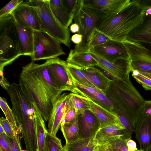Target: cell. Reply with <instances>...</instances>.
<instances>
[{"label":"cell","mask_w":151,"mask_h":151,"mask_svg":"<svg viewBox=\"0 0 151 151\" xmlns=\"http://www.w3.org/2000/svg\"><path fill=\"white\" fill-rule=\"evenodd\" d=\"M143 12L133 0L119 12L105 14L97 29L111 40L123 42L129 34L142 22Z\"/></svg>","instance_id":"1"},{"label":"cell","mask_w":151,"mask_h":151,"mask_svg":"<svg viewBox=\"0 0 151 151\" xmlns=\"http://www.w3.org/2000/svg\"><path fill=\"white\" fill-rule=\"evenodd\" d=\"M7 91L25 143H35L37 139L34 103L28 99L19 83L13 82Z\"/></svg>","instance_id":"2"},{"label":"cell","mask_w":151,"mask_h":151,"mask_svg":"<svg viewBox=\"0 0 151 151\" xmlns=\"http://www.w3.org/2000/svg\"><path fill=\"white\" fill-rule=\"evenodd\" d=\"M111 83L106 95L114 103L115 109H120L126 113L135 127L145 100L129 78L124 80L112 79Z\"/></svg>","instance_id":"3"},{"label":"cell","mask_w":151,"mask_h":151,"mask_svg":"<svg viewBox=\"0 0 151 151\" xmlns=\"http://www.w3.org/2000/svg\"><path fill=\"white\" fill-rule=\"evenodd\" d=\"M19 82L28 99L37 106L44 120L48 121L52 109V104L30 63L23 68L19 75Z\"/></svg>","instance_id":"4"},{"label":"cell","mask_w":151,"mask_h":151,"mask_svg":"<svg viewBox=\"0 0 151 151\" xmlns=\"http://www.w3.org/2000/svg\"><path fill=\"white\" fill-rule=\"evenodd\" d=\"M20 55L15 21L10 14L0 18V72Z\"/></svg>","instance_id":"5"},{"label":"cell","mask_w":151,"mask_h":151,"mask_svg":"<svg viewBox=\"0 0 151 151\" xmlns=\"http://www.w3.org/2000/svg\"><path fill=\"white\" fill-rule=\"evenodd\" d=\"M27 2L36 10L41 30L69 47L71 44L70 29L63 27L55 18L50 8L49 0H30Z\"/></svg>","instance_id":"6"},{"label":"cell","mask_w":151,"mask_h":151,"mask_svg":"<svg viewBox=\"0 0 151 151\" xmlns=\"http://www.w3.org/2000/svg\"><path fill=\"white\" fill-rule=\"evenodd\" d=\"M105 14L96 9L85 6L83 5L75 16V23L79 27L78 34L83 36L81 43L76 45L74 49L78 52H89L87 45L93 31L97 28Z\"/></svg>","instance_id":"7"},{"label":"cell","mask_w":151,"mask_h":151,"mask_svg":"<svg viewBox=\"0 0 151 151\" xmlns=\"http://www.w3.org/2000/svg\"><path fill=\"white\" fill-rule=\"evenodd\" d=\"M32 61L55 58L65 54L61 43L42 30H34Z\"/></svg>","instance_id":"8"},{"label":"cell","mask_w":151,"mask_h":151,"mask_svg":"<svg viewBox=\"0 0 151 151\" xmlns=\"http://www.w3.org/2000/svg\"><path fill=\"white\" fill-rule=\"evenodd\" d=\"M48 71L57 86L63 91L75 93L76 86L66 67V62L58 58L47 60Z\"/></svg>","instance_id":"9"},{"label":"cell","mask_w":151,"mask_h":151,"mask_svg":"<svg viewBox=\"0 0 151 151\" xmlns=\"http://www.w3.org/2000/svg\"><path fill=\"white\" fill-rule=\"evenodd\" d=\"M89 52L111 63L120 59H130L123 42L113 40L94 47L90 50Z\"/></svg>","instance_id":"10"},{"label":"cell","mask_w":151,"mask_h":151,"mask_svg":"<svg viewBox=\"0 0 151 151\" xmlns=\"http://www.w3.org/2000/svg\"><path fill=\"white\" fill-rule=\"evenodd\" d=\"M89 53L98 63L96 66L111 75L112 79L124 80L129 78V73L131 72L129 60L120 59L114 63H111L92 53Z\"/></svg>","instance_id":"11"},{"label":"cell","mask_w":151,"mask_h":151,"mask_svg":"<svg viewBox=\"0 0 151 151\" xmlns=\"http://www.w3.org/2000/svg\"><path fill=\"white\" fill-rule=\"evenodd\" d=\"M72 103L70 93H64L61 95L52 104V109L48 124L47 130L50 134L56 136L60 127L61 123L64 115Z\"/></svg>","instance_id":"12"},{"label":"cell","mask_w":151,"mask_h":151,"mask_svg":"<svg viewBox=\"0 0 151 151\" xmlns=\"http://www.w3.org/2000/svg\"><path fill=\"white\" fill-rule=\"evenodd\" d=\"M15 20L34 30H41L37 13L27 2L20 4L11 13Z\"/></svg>","instance_id":"13"},{"label":"cell","mask_w":151,"mask_h":151,"mask_svg":"<svg viewBox=\"0 0 151 151\" xmlns=\"http://www.w3.org/2000/svg\"><path fill=\"white\" fill-rule=\"evenodd\" d=\"M30 63L46 90L52 104L63 91L55 83L48 71L45 63L39 64L32 61Z\"/></svg>","instance_id":"14"},{"label":"cell","mask_w":151,"mask_h":151,"mask_svg":"<svg viewBox=\"0 0 151 151\" xmlns=\"http://www.w3.org/2000/svg\"><path fill=\"white\" fill-rule=\"evenodd\" d=\"M80 138H94L100 129L99 121L93 113L88 110L77 115Z\"/></svg>","instance_id":"15"},{"label":"cell","mask_w":151,"mask_h":151,"mask_svg":"<svg viewBox=\"0 0 151 151\" xmlns=\"http://www.w3.org/2000/svg\"><path fill=\"white\" fill-rule=\"evenodd\" d=\"M86 97L89 103L90 110L99 121L100 129L114 125L123 127L116 113L108 110L91 99Z\"/></svg>","instance_id":"16"},{"label":"cell","mask_w":151,"mask_h":151,"mask_svg":"<svg viewBox=\"0 0 151 151\" xmlns=\"http://www.w3.org/2000/svg\"><path fill=\"white\" fill-rule=\"evenodd\" d=\"M130 1V0H83V5L109 15L119 12Z\"/></svg>","instance_id":"17"},{"label":"cell","mask_w":151,"mask_h":151,"mask_svg":"<svg viewBox=\"0 0 151 151\" xmlns=\"http://www.w3.org/2000/svg\"><path fill=\"white\" fill-rule=\"evenodd\" d=\"M126 40L140 44H151V14L143 12L142 22L129 34Z\"/></svg>","instance_id":"18"},{"label":"cell","mask_w":151,"mask_h":151,"mask_svg":"<svg viewBox=\"0 0 151 151\" xmlns=\"http://www.w3.org/2000/svg\"><path fill=\"white\" fill-rule=\"evenodd\" d=\"M135 138L142 151H147L151 147V116L143 117L135 126Z\"/></svg>","instance_id":"19"},{"label":"cell","mask_w":151,"mask_h":151,"mask_svg":"<svg viewBox=\"0 0 151 151\" xmlns=\"http://www.w3.org/2000/svg\"><path fill=\"white\" fill-rule=\"evenodd\" d=\"M15 21L21 55L31 57L33 50L34 30Z\"/></svg>","instance_id":"20"},{"label":"cell","mask_w":151,"mask_h":151,"mask_svg":"<svg viewBox=\"0 0 151 151\" xmlns=\"http://www.w3.org/2000/svg\"><path fill=\"white\" fill-rule=\"evenodd\" d=\"M81 68L83 72L96 88L106 94V92L110 87L112 79L95 67Z\"/></svg>","instance_id":"21"},{"label":"cell","mask_w":151,"mask_h":151,"mask_svg":"<svg viewBox=\"0 0 151 151\" xmlns=\"http://www.w3.org/2000/svg\"><path fill=\"white\" fill-rule=\"evenodd\" d=\"M126 135L125 128L122 126L114 125L100 129L95 138L98 145L109 143L120 138Z\"/></svg>","instance_id":"22"},{"label":"cell","mask_w":151,"mask_h":151,"mask_svg":"<svg viewBox=\"0 0 151 151\" xmlns=\"http://www.w3.org/2000/svg\"><path fill=\"white\" fill-rule=\"evenodd\" d=\"M123 42L129 56L130 61L151 62V51L144 45L127 40Z\"/></svg>","instance_id":"23"},{"label":"cell","mask_w":151,"mask_h":151,"mask_svg":"<svg viewBox=\"0 0 151 151\" xmlns=\"http://www.w3.org/2000/svg\"><path fill=\"white\" fill-rule=\"evenodd\" d=\"M66 62L82 68L96 66L98 64L89 52H78L74 49L70 50Z\"/></svg>","instance_id":"24"},{"label":"cell","mask_w":151,"mask_h":151,"mask_svg":"<svg viewBox=\"0 0 151 151\" xmlns=\"http://www.w3.org/2000/svg\"><path fill=\"white\" fill-rule=\"evenodd\" d=\"M51 10L57 21L65 28H68L74 17L67 11L62 0H49Z\"/></svg>","instance_id":"25"},{"label":"cell","mask_w":151,"mask_h":151,"mask_svg":"<svg viewBox=\"0 0 151 151\" xmlns=\"http://www.w3.org/2000/svg\"><path fill=\"white\" fill-rule=\"evenodd\" d=\"M34 104L38 151H46L48 130L44 120L38 108Z\"/></svg>","instance_id":"26"},{"label":"cell","mask_w":151,"mask_h":151,"mask_svg":"<svg viewBox=\"0 0 151 151\" xmlns=\"http://www.w3.org/2000/svg\"><path fill=\"white\" fill-rule=\"evenodd\" d=\"M98 143L94 138H79L70 144H66L63 151H95Z\"/></svg>","instance_id":"27"},{"label":"cell","mask_w":151,"mask_h":151,"mask_svg":"<svg viewBox=\"0 0 151 151\" xmlns=\"http://www.w3.org/2000/svg\"><path fill=\"white\" fill-rule=\"evenodd\" d=\"M60 129L66 144H70L79 139L77 115L72 123L61 124Z\"/></svg>","instance_id":"28"},{"label":"cell","mask_w":151,"mask_h":151,"mask_svg":"<svg viewBox=\"0 0 151 151\" xmlns=\"http://www.w3.org/2000/svg\"><path fill=\"white\" fill-rule=\"evenodd\" d=\"M66 67L74 81L80 84L96 88L83 72L80 67L67 62Z\"/></svg>","instance_id":"29"},{"label":"cell","mask_w":151,"mask_h":151,"mask_svg":"<svg viewBox=\"0 0 151 151\" xmlns=\"http://www.w3.org/2000/svg\"><path fill=\"white\" fill-rule=\"evenodd\" d=\"M70 94L77 115L83 113L86 110H90L89 103L86 97L73 93Z\"/></svg>","instance_id":"30"},{"label":"cell","mask_w":151,"mask_h":151,"mask_svg":"<svg viewBox=\"0 0 151 151\" xmlns=\"http://www.w3.org/2000/svg\"><path fill=\"white\" fill-rule=\"evenodd\" d=\"M111 40L110 38L104 33L96 28H95L90 36L88 43V52H89L90 50L94 47L104 43Z\"/></svg>","instance_id":"31"},{"label":"cell","mask_w":151,"mask_h":151,"mask_svg":"<svg viewBox=\"0 0 151 151\" xmlns=\"http://www.w3.org/2000/svg\"><path fill=\"white\" fill-rule=\"evenodd\" d=\"M0 106L14 131L21 128L19 127L12 109L8 105L6 98L0 97Z\"/></svg>","instance_id":"32"},{"label":"cell","mask_w":151,"mask_h":151,"mask_svg":"<svg viewBox=\"0 0 151 151\" xmlns=\"http://www.w3.org/2000/svg\"><path fill=\"white\" fill-rule=\"evenodd\" d=\"M114 112L117 114L121 123L125 128L126 135L132 136L134 132L135 127L128 116L120 109H115Z\"/></svg>","instance_id":"33"},{"label":"cell","mask_w":151,"mask_h":151,"mask_svg":"<svg viewBox=\"0 0 151 151\" xmlns=\"http://www.w3.org/2000/svg\"><path fill=\"white\" fill-rule=\"evenodd\" d=\"M91 99L110 111H114L116 109L112 101L101 91H99Z\"/></svg>","instance_id":"34"},{"label":"cell","mask_w":151,"mask_h":151,"mask_svg":"<svg viewBox=\"0 0 151 151\" xmlns=\"http://www.w3.org/2000/svg\"><path fill=\"white\" fill-rule=\"evenodd\" d=\"M132 75L143 88L147 90H151V75L136 70H132Z\"/></svg>","instance_id":"35"},{"label":"cell","mask_w":151,"mask_h":151,"mask_svg":"<svg viewBox=\"0 0 151 151\" xmlns=\"http://www.w3.org/2000/svg\"><path fill=\"white\" fill-rule=\"evenodd\" d=\"M61 140L56 136L50 134L48 132L47 134L46 151H63Z\"/></svg>","instance_id":"36"},{"label":"cell","mask_w":151,"mask_h":151,"mask_svg":"<svg viewBox=\"0 0 151 151\" xmlns=\"http://www.w3.org/2000/svg\"><path fill=\"white\" fill-rule=\"evenodd\" d=\"M74 82L76 86L75 93L90 99L99 91L96 88L80 84L74 81Z\"/></svg>","instance_id":"37"},{"label":"cell","mask_w":151,"mask_h":151,"mask_svg":"<svg viewBox=\"0 0 151 151\" xmlns=\"http://www.w3.org/2000/svg\"><path fill=\"white\" fill-rule=\"evenodd\" d=\"M62 0L68 12L74 17L83 4V0Z\"/></svg>","instance_id":"38"},{"label":"cell","mask_w":151,"mask_h":151,"mask_svg":"<svg viewBox=\"0 0 151 151\" xmlns=\"http://www.w3.org/2000/svg\"><path fill=\"white\" fill-rule=\"evenodd\" d=\"M131 138V136L125 135L122 138L108 143L116 151H128L127 142L128 139Z\"/></svg>","instance_id":"39"},{"label":"cell","mask_w":151,"mask_h":151,"mask_svg":"<svg viewBox=\"0 0 151 151\" xmlns=\"http://www.w3.org/2000/svg\"><path fill=\"white\" fill-rule=\"evenodd\" d=\"M15 135L9 138L12 151H22L21 144V139L22 138L21 129L14 131Z\"/></svg>","instance_id":"40"},{"label":"cell","mask_w":151,"mask_h":151,"mask_svg":"<svg viewBox=\"0 0 151 151\" xmlns=\"http://www.w3.org/2000/svg\"><path fill=\"white\" fill-rule=\"evenodd\" d=\"M23 2L22 0H12L4 6L0 11V18L11 14L20 4Z\"/></svg>","instance_id":"41"},{"label":"cell","mask_w":151,"mask_h":151,"mask_svg":"<svg viewBox=\"0 0 151 151\" xmlns=\"http://www.w3.org/2000/svg\"><path fill=\"white\" fill-rule=\"evenodd\" d=\"M77 115L76 110L73 103L65 112L62 120L61 124L71 123Z\"/></svg>","instance_id":"42"},{"label":"cell","mask_w":151,"mask_h":151,"mask_svg":"<svg viewBox=\"0 0 151 151\" xmlns=\"http://www.w3.org/2000/svg\"><path fill=\"white\" fill-rule=\"evenodd\" d=\"M0 125L2 127L5 133L9 138H12L14 136V131L6 119L3 117H1L0 119Z\"/></svg>","instance_id":"43"},{"label":"cell","mask_w":151,"mask_h":151,"mask_svg":"<svg viewBox=\"0 0 151 151\" xmlns=\"http://www.w3.org/2000/svg\"><path fill=\"white\" fill-rule=\"evenodd\" d=\"M0 151H12L9 138L5 133L0 134Z\"/></svg>","instance_id":"44"},{"label":"cell","mask_w":151,"mask_h":151,"mask_svg":"<svg viewBox=\"0 0 151 151\" xmlns=\"http://www.w3.org/2000/svg\"><path fill=\"white\" fill-rule=\"evenodd\" d=\"M150 116H151V100H145L141 109L138 121L143 117Z\"/></svg>","instance_id":"45"},{"label":"cell","mask_w":151,"mask_h":151,"mask_svg":"<svg viewBox=\"0 0 151 151\" xmlns=\"http://www.w3.org/2000/svg\"><path fill=\"white\" fill-rule=\"evenodd\" d=\"M95 151H116L109 143L98 145Z\"/></svg>","instance_id":"46"},{"label":"cell","mask_w":151,"mask_h":151,"mask_svg":"<svg viewBox=\"0 0 151 151\" xmlns=\"http://www.w3.org/2000/svg\"><path fill=\"white\" fill-rule=\"evenodd\" d=\"M144 11L151 8V0H134Z\"/></svg>","instance_id":"47"},{"label":"cell","mask_w":151,"mask_h":151,"mask_svg":"<svg viewBox=\"0 0 151 151\" xmlns=\"http://www.w3.org/2000/svg\"><path fill=\"white\" fill-rule=\"evenodd\" d=\"M3 74V72H0V84L3 88L7 91L11 85Z\"/></svg>","instance_id":"48"},{"label":"cell","mask_w":151,"mask_h":151,"mask_svg":"<svg viewBox=\"0 0 151 151\" xmlns=\"http://www.w3.org/2000/svg\"><path fill=\"white\" fill-rule=\"evenodd\" d=\"M127 145L128 151H142L140 149H137L135 142L131 138L127 141Z\"/></svg>","instance_id":"49"},{"label":"cell","mask_w":151,"mask_h":151,"mask_svg":"<svg viewBox=\"0 0 151 151\" xmlns=\"http://www.w3.org/2000/svg\"><path fill=\"white\" fill-rule=\"evenodd\" d=\"M82 39L83 36L81 35L76 34L72 36L70 38V40L76 44V45H78L81 43Z\"/></svg>","instance_id":"50"},{"label":"cell","mask_w":151,"mask_h":151,"mask_svg":"<svg viewBox=\"0 0 151 151\" xmlns=\"http://www.w3.org/2000/svg\"><path fill=\"white\" fill-rule=\"evenodd\" d=\"M78 25L76 23L72 24L70 26V31L73 33L78 32L79 30Z\"/></svg>","instance_id":"51"},{"label":"cell","mask_w":151,"mask_h":151,"mask_svg":"<svg viewBox=\"0 0 151 151\" xmlns=\"http://www.w3.org/2000/svg\"><path fill=\"white\" fill-rule=\"evenodd\" d=\"M5 133V131L2 127L0 125V134Z\"/></svg>","instance_id":"52"},{"label":"cell","mask_w":151,"mask_h":151,"mask_svg":"<svg viewBox=\"0 0 151 151\" xmlns=\"http://www.w3.org/2000/svg\"><path fill=\"white\" fill-rule=\"evenodd\" d=\"M144 44L146 45V48H147L150 51H151V44Z\"/></svg>","instance_id":"53"},{"label":"cell","mask_w":151,"mask_h":151,"mask_svg":"<svg viewBox=\"0 0 151 151\" xmlns=\"http://www.w3.org/2000/svg\"><path fill=\"white\" fill-rule=\"evenodd\" d=\"M147 151H151V147Z\"/></svg>","instance_id":"54"},{"label":"cell","mask_w":151,"mask_h":151,"mask_svg":"<svg viewBox=\"0 0 151 151\" xmlns=\"http://www.w3.org/2000/svg\"><path fill=\"white\" fill-rule=\"evenodd\" d=\"M151 75V74H150Z\"/></svg>","instance_id":"55"}]
</instances>
